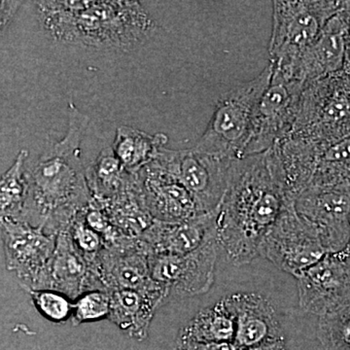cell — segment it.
Returning a JSON list of instances; mask_svg holds the SVG:
<instances>
[{
  "mask_svg": "<svg viewBox=\"0 0 350 350\" xmlns=\"http://www.w3.org/2000/svg\"><path fill=\"white\" fill-rule=\"evenodd\" d=\"M288 196L275 147L234 159L217 215V238L236 267L259 257L260 243L282 214Z\"/></svg>",
  "mask_w": 350,
  "mask_h": 350,
  "instance_id": "cell-1",
  "label": "cell"
},
{
  "mask_svg": "<svg viewBox=\"0 0 350 350\" xmlns=\"http://www.w3.org/2000/svg\"><path fill=\"white\" fill-rule=\"evenodd\" d=\"M88 125L89 117L69 103L63 139L48 147L31 167L25 165L29 194L22 221L46 234L57 236L66 231L93 198L81 157Z\"/></svg>",
  "mask_w": 350,
  "mask_h": 350,
  "instance_id": "cell-2",
  "label": "cell"
},
{
  "mask_svg": "<svg viewBox=\"0 0 350 350\" xmlns=\"http://www.w3.org/2000/svg\"><path fill=\"white\" fill-rule=\"evenodd\" d=\"M39 22L54 39L71 45L130 50L148 41L156 21L138 1H40Z\"/></svg>",
  "mask_w": 350,
  "mask_h": 350,
  "instance_id": "cell-3",
  "label": "cell"
},
{
  "mask_svg": "<svg viewBox=\"0 0 350 350\" xmlns=\"http://www.w3.org/2000/svg\"><path fill=\"white\" fill-rule=\"evenodd\" d=\"M271 64L250 81L225 92L219 98L196 150L226 159L243 158L259 101L271 83Z\"/></svg>",
  "mask_w": 350,
  "mask_h": 350,
  "instance_id": "cell-4",
  "label": "cell"
},
{
  "mask_svg": "<svg viewBox=\"0 0 350 350\" xmlns=\"http://www.w3.org/2000/svg\"><path fill=\"white\" fill-rule=\"evenodd\" d=\"M350 137V70L306 85L288 138L320 147Z\"/></svg>",
  "mask_w": 350,
  "mask_h": 350,
  "instance_id": "cell-5",
  "label": "cell"
},
{
  "mask_svg": "<svg viewBox=\"0 0 350 350\" xmlns=\"http://www.w3.org/2000/svg\"><path fill=\"white\" fill-rule=\"evenodd\" d=\"M344 1H273L269 64L275 75L288 80L299 55L315 40Z\"/></svg>",
  "mask_w": 350,
  "mask_h": 350,
  "instance_id": "cell-6",
  "label": "cell"
},
{
  "mask_svg": "<svg viewBox=\"0 0 350 350\" xmlns=\"http://www.w3.org/2000/svg\"><path fill=\"white\" fill-rule=\"evenodd\" d=\"M258 254L298 278L327 253L317 228L297 213L293 200H289L262 239Z\"/></svg>",
  "mask_w": 350,
  "mask_h": 350,
  "instance_id": "cell-7",
  "label": "cell"
},
{
  "mask_svg": "<svg viewBox=\"0 0 350 350\" xmlns=\"http://www.w3.org/2000/svg\"><path fill=\"white\" fill-rule=\"evenodd\" d=\"M154 159L192 194L200 213H211L220 206L234 159L208 155L194 147L183 150L162 147Z\"/></svg>",
  "mask_w": 350,
  "mask_h": 350,
  "instance_id": "cell-8",
  "label": "cell"
},
{
  "mask_svg": "<svg viewBox=\"0 0 350 350\" xmlns=\"http://www.w3.org/2000/svg\"><path fill=\"white\" fill-rule=\"evenodd\" d=\"M6 268L29 293L47 289L49 267L56 248L57 236L24 221L0 219Z\"/></svg>",
  "mask_w": 350,
  "mask_h": 350,
  "instance_id": "cell-9",
  "label": "cell"
},
{
  "mask_svg": "<svg viewBox=\"0 0 350 350\" xmlns=\"http://www.w3.org/2000/svg\"><path fill=\"white\" fill-rule=\"evenodd\" d=\"M219 245L217 232L192 252L181 255H150L152 280L174 298L206 294L214 282Z\"/></svg>",
  "mask_w": 350,
  "mask_h": 350,
  "instance_id": "cell-10",
  "label": "cell"
},
{
  "mask_svg": "<svg viewBox=\"0 0 350 350\" xmlns=\"http://www.w3.org/2000/svg\"><path fill=\"white\" fill-rule=\"evenodd\" d=\"M305 86L271 73V83L258 105L243 157L262 153L282 144L293 131Z\"/></svg>",
  "mask_w": 350,
  "mask_h": 350,
  "instance_id": "cell-11",
  "label": "cell"
},
{
  "mask_svg": "<svg viewBox=\"0 0 350 350\" xmlns=\"http://www.w3.org/2000/svg\"><path fill=\"white\" fill-rule=\"evenodd\" d=\"M297 278L299 305L313 317H322L350 304V256L345 251L328 253Z\"/></svg>",
  "mask_w": 350,
  "mask_h": 350,
  "instance_id": "cell-12",
  "label": "cell"
},
{
  "mask_svg": "<svg viewBox=\"0 0 350 350\" xmlns=\"http://www.w3.org/2000/svg\"><path fill=\"white\" fill-rule=\"evenodd\" d=\"M295 209L319 232L324 250L338 253L350 241V192L337 188L308 189L294 200Z\"/></svg>",
  "mask_w": 350,
  "mask_h": 350,
  "instance_id": "cell-13",
  "label": "cell"
},
{
  "mask_svg": "<svg viewBox=\"0 0 350 350\" xmlns=\"http://www.w3.org/2000/svg\"><path fill=\"white\" fill-rule=\"evenodd\" d=\"M138 194L152 218L183 222L202 214L192 194L155 159L135 174Z\"/></svg>",
  "mask_w": 350,
  "mask_h": 350,
  "instance_id": "cell-14",
  "label": "cell"
},
{
  "mask_svg": "<svg viewBox=\"0 0 350 350\" xmlns=\"http://www.w3.org/2000/svg\"><path fill=\"white\" fill-rule=\"evenodd\" d=\"M347 31L344 1L342 9L328 21L319 38L297 57L288 81L299 82L306 87L342 71L347 57Z\"/></svg>",
  "mask_w": 350,
  "mask_h": 350,
  "instance_id": "cell-15",
  "label": "cell"
},
{
  "mask_svg": "<svg viewBox=\"0 0 350 350\" xmlns=\"http://www.w3.org/2000/svg\"><path fill=\"white\" fill-rule=\"evenodd\" d=\"M224 301L236 322L234 342L241 350L285 340L275 306L266 297L239 292Z\"/></svg>",
  "mask_w": 350,
  "mask_h": 350,
  "instance_id": "cell-16",
  "label": "cell"
},
{
  "mask_svg": "<svg viewBox=\"0 0 350 350\" xmlns=\"http://www.w3.org/2000/svg\"><path fill=\"white\" fill-rule=\"evenodd\" d=\"M148 257L139 239L124 237L105 244L98 258V271L105 290H147L156 286L149 271Z\"/></svg>",
  "mask_w": 350,
  "mask_h": 350,
  "instance_id": "cell-17",
  "label": "cell"
},
{
  "mask_svg": "<svg viewBox=\"0 0 350 350\" xmlns=\"http://www.w3.org/2000/svg\"><path fill=\"white\" fill-rule=\"evenodd\" d=\"M218 211L219 207L183 222L165 223L154 220L138 239L149 256L192 252L217 232Z\"/></svg>",
  "mask_w": 350,
  "mask_h": 350,
  "instance_id": "cell-18",
  "label": "cell"
},
{
  "mask_svg": "<svg viewBox=\"0 0 350 350\" xmlns=\"http://www.w3.org/2000/svg\"><path fill=\"white\" fill-rule=\"evenodd\" d=\"M47 289L62 292L72 301L84 292L107 291L98 268L92 267L76 250L68 231L57 234Z\"/></svg>",
  "mask_w": 350,
  "mask_h": 350,
  "instance_id": "cell-19",
  "label": "cell"
},
{
  "mask_svg": "<svg viewBox=\"0 0 350 350\" xmlns=\"http://www.w3.org/2000/svg\"><path fill=\"white\" fill-rule=\"evenodd\" d=\"M108 319L129 337L144 342L158 308L170 298L162 285L147 290L119 289L109 292Z\"/></svg>",
  "mask_w": 350,
  "mask_h": 350,
  "instance_id": "cell-20",
  "label": "cell"
},
{
  "mask_svg": "<svg viewBox=\"0 0 350 350\" xmlns=\"http://www.w3.org/2000/svg\"><path fill=\"white\" fill-rule=\"evenodd\" d=\"M315 188H337L350 192V137L315 146L312 178L306 190Z\"/></svg>",
  "mask_w": 350,
  "mask_h": 350,
  "instance_id": "cell-21",
  "label": "cell"
},
{
  "mask_svg": "<svg viewBox=\"0 0 350 350\" xmlns=\"http://www.w3.org/2000/svg\"><path fill=\"white\" fill-rule=\"evenodd\" d=\"M86 179L93 198L108 202L130 191L135 175L124 167L112 148H107L87 167Z\"/></svg>",
  "mask_w": 350,
  "mask_h": 350,
  "instance_id": "cell-22",
  "label": "cell"
},
{
  "mask_svg": "<svg viewBox=\"0 0 350 350\" xmlns=\"http://www.w3.org/2000/svg\"><path fill=\"white\" fill-rule=\"evenodd\" d=\"M236 322L224 298L200 310L179 331L180 340L202 342H234Z\"/></svg>",
  "mask_w": 350,
  "mask_h": 350,
  "instance_id": "cell-23",
  "label": "cell"
},
{
  "mask_svg": "<svg viewBox=\"0 0 350 350\" xmlns=\"http://www.w3.org/2000/svg\"><path fill=\"white\" fill-rule=\"evenodd\" d=\"M167 142V137L163 133L151 135L131 126H122L117 130L112 150L124 167L133 174L150 163Z\"/></svg>",
  "mask_w": 350,
  "mask_h": 350,
  "instance_id": "cell-24",
  "label": "cell"
},
{
  "mask_svg": "<svg viewBox=\"0 0 350 350\" xmlns=\"http://www.w3.org/2000/svg\"><path fill=\"white\" fill-rule=\"evenodd\" d=\"M29 153L20 151L10 169L0 176V219L22 221L27 206L29 185L25 165Z\"/></svg>",
  "mask_w": 350,
  "mask_h": 350,
  "instance_id": "cell-25",
  "label": "cell"
},
{
  "mask_svg": "<svg viewBox=\"0 0 350 350\" xmlns=\"http://www.w3.org/2000/svg\"><path fill=\"white\" fill-rule=\"evenodd\" d=\"M317 337L323 350H350V304L317 317Z\"/></svg>",
  "mask_w": 350,
  "mask_h": 350,
  "instance_id": "cell-26",
  "label": "cell"
},
{
  "mask_svg": "<svg viewBox=\"0 0 350 350\" xmlns=\"http://www.w3.org/2000/svg\"><path fill=\"white\" fill-rule=\"evenodd\" d=\"M31 301L41 317L54 324L71 320L73 301L62 292L53 289L31 290Z\"/></svg>",
  "mask_w": 350,
  "mask_h": 350,
  "instance_id": "cell-27",
  "label": "cell"
},
{
  "mask_svg": "<svg viewBox=\"0 0 350 350\" xmlns=\"http://www.w3.org/2000/svg\"><path fill=\"white\" fill-rule=\"evenodd\" d=\"M110 310L109 292L101 290L84 292L73 301V325L94 323L108 319Z\"/></svg>",
  "mask_w": 350,
  "mask_h": 350,
  "instance_id": "cell-28",
  "label": "cell"
},
{
  "mask_svg": "<svg viewBox=\"0 0 350 350\" xmlns=\"http://www.w3.org/2000/svg\"><path fill=\"white\" fill-rule=\"evenodd\" d=\"M66 231L80 254L92 267L98 268V258L105 248V239L86 224L83 217V211L76 215Z\"/></svg>",
  "mask_w": 350,
  "mask_h": 350,
  "instance_id": "cell-29",
  "label": "cell"
},
{
  "mask_svg": "<svg viewBox=\"0 0 350 350\" xmlns=\"http://www.w3.org/2000/svg\"><path fill=\"white\" fill-rule=\"evenodd\" d=\"M175 350H241L234 342H202L177 338Z\"/></svg>",
  "mask_w": 350,
  "mask_h": 350,
  "instance_id": "cell-30",
  "label": "cell"
},
{
  "mask_svg": "<svg viewBox=\"0 0 350 350\" xmlns=\"http://www.w3.org/2000/svg\"><path fill=\"white\" fill-rule=\"evenodd\" d=\"M21 5L19 1H0V31L8 27Z\"/></svg>",
  "mask_w": 350,
  "mask_h": 350,
  "instance_id": "cell-31",
  "label": "cell"
},
{
  "mask_svg": "<svg viewBox=\"0 0 350 350\" xmlns=\"http://www.w3.org/2000/svg\"><path fill=\"white\" fill-rule=\"evenodd\" d=\"M345 12L347 20V31L345 36V46H347V57H345V68L350 70V1H345Z\"/></svg>",
  "mask_w": 350,
  "mask_h": 350,
  "instance_id": "cell-32",
  "label": "cell"
},
{
  "mask_svg": "<svg viewBox=\"0 0 350 350\" xmlns=\"http://www.w3.org/2000/svg\"><path fill=\"white\" fill-rule=\"evenodd\" d=\"M243 350H286L285 340L273 342V344L259 345V347H250Z\"/></svg>",
  "mask_w": 350,
  "mask_h": 350,
  "instance_id": "cell-33",
  "label": "cell"
},
{
  "mask_svg": "<svg viewBox=\"0 0 350 350\" xmlns=\"http://www.w3.org/2000/svg\"><path fill=\"white\" fill-rule=\"evenodd\" d=\"M345 252L347 253V254L349 255L350 256V241H349V245H347V250H345Z\"/></svg>",
  "mask_w": 350,
  "mask_h": 350,
  "instance_id": "cell-34",
  "label": "cell"
},
{
  "mask_svg": "<svg viewBox=\"0 0 350 350\" xmlns=\"http://www.w3.org/2000/svg\"><path fill=\"white\" fill-rule=\"evenodd\" d=\"M287 350V349H286Z\"/></svg>",
  "mask_w": 350,
  "mask_h": 350,
  "instance_id": "cell-35",
  "label": "cell"
}]
</instances>
